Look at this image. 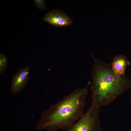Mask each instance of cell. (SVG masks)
I'll return each instance as SVG.
<instances>
[{
    "label": "cell",
    "instance_id": "1",
    "mask_svg": "<svg viewBox=\"0 0 131 131\" xmlns=\"http://www.w3.org/2000/svg\"><path fill=\"white\" fill-rule=\"evenodd\" d=\"M87 87L77 88L41 113L36 130H68L83 115Z\"/></svg>",
    "mask_w": 131,
    "mask_h": 131
},
{
    "label": "cell",
    "instance_id": "7",
    "mask_svg": "<svg viewBox=\"0 0 131 131\" xmlns=\"http://www.w3.org/2000/svg\"><path fill=\"white\" fill-rule=\"evenodd\" d=\"M8 59L3 53L0 54V74H2L8 67Z\"/></svg>",
    "mask_w": 131,
    "mask_h": 131
},
{
    "label": "cell",
    "instance_id": "4",
    "mask_svg": "<svg viewBox=\"0 0 131 131\" xmlns=\"http://www.w3.org/2000/svg\"><path fill=\"white\" fill-rule=\"evenodd\" d=\"M43 20L57 27L70 25L73 21L66 13L58 9H53L46 13L43 17Z\"/></svg>",
    "mask_w": 131,
    "mask_h": 131
},
{
    "label": "cell",
    "instance_id": "3",
    "mask_svg": "<svg viewBox=\"0 0 131 131\" xmlns=\"http://www.w3.org/2000/svg\"><path fill=\"white\" fill-rule=\"evenodd\" d=\"M99 108L92 102L88 110L66 131H99Z\"/></svg>",
    "mask_w": 131,
    "mask_h": 131
},
{
    "label": "cell",
    "instance_id": "2",
    "mask_svg": "<svg viewBox=\"0 0 131 131\" xmlns=\"http://www.w3.org/2000/svg\"><path fill=\"white\" fill-rule=\"evenodd\" d=\"M94 64L91 72L92 103L100 107L107 106L118 96L131 88V80L119 76L110 64L101 61L91 54Z\"/></svg>",
    "mask_w": 131,
    "mask_h": 131
},
{
    "label": "cell",
    "instance_id": "6",
    "mask_svg": "<svg viewBox=\"0 0 131 131\" xmlns=\"http://www.w3.org/2000/svg\"><path fill=\"white\" fill-rule=\"evenodd\" d=\"M110 65L115 74L121 76L125 75V70L127 66L130 65V62L126 56L120 55L115 57Z\"/></svg>",
    "mask_w": 131,
    "mask_h": 131
},
{
    "label": "cell",
    "instance_id": "5",
    "mask_svg": "<svg viewBox=\"0 0 131 131\" xmlns=\"http://www.w3.org/2000/svg\"><path fill=\"white\" fill-rule=\"evenodd\" d=\"M30 69L26 66L20 69L13 75L11 80V93L16 94L27 85L29 80Z\"/></svg>",
    "mask_w": 131,
    "mask_h": 131
},
{
    "label": "cell",
    "instance_id": "8",
    "mask_svg": "<svg viewBox=\"0 0 131 131\" xmlns=\"http://www.w3.org/2000/svg\"><path fill=\"white\" fill-rule=\"evenodd\" d=\"M36 7L39 10H43L46 8V5L45 1L43 0H33Z\"/></svg>",
    "mask_w": 131,
    "mask_h": 131
}]
</instances>
